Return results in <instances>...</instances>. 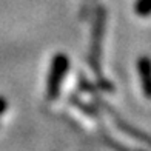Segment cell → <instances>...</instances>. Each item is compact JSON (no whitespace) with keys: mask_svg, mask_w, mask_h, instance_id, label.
<instances>
[{"mask_svg":"<svg viewBox=\"0 0 151 151\" xmlns=\"http://www.w3.org/2000/svg\"><path fill=\"white\" fill-rule=\"evenodd\" d=\"M70 66V62L65 54H56L51 63V70H50V76H48V85H46V97L52 100L59 96V90L62 85L66 70Z\"/></svg>","mask_w":151,"mask_h":151,"instance_id":"6da1fadb","label":"cell"},{"mask_svg":"<svg viewBox=\"0 0 151 151\" xmlns=\"http://www.w3.org/2000/svg\"><path fill=\"white\" fill-rule=\"evenodd\" d=\"M104 12H99V17L96 19V28L93 32V42H91V52H90V62L91 66L99 73V57H100V43L104 39Z\"/></svg>","mask_w":151,"mask_h":151,"instance_id":"7a4b0ae2","label":"cell"},{"mask_svg":"<svg viewBox=\"0 0 151 151\" xmlns=\"http://www.w3.org/2000/svg\"><path fill=\"white\" fill-rule=\"evenodd\" d=\"M137 71L140 76L142 90L148 99H151V60L147 56H142L137 62Z\"/></svg>","mask_w":151,"mask_h":151,"instance_id":"3957f363","label":"cell"},{"mask_svg":"<svg viewBox=\"0 0 151 151\" xmlns=\"http://www.w3.org/2000/svg\"><path fill=\"white\" fill-rule=\"evenodd\" d=\"M137 12L140 16H145V14H150L151 12V0H140L137 3Z\"/></svg>","mask_w":151,"mask_h":151,"instance_id":"277c9868","label":"cell"},{"mask_svg":"<svg viewBox=\"0 0 151 151\" xmlns=\"http://www.w3.org/2000/svg\"><path fill=\"white\" fill-rule=\"evenodd\" d=\"M5 109H6V100L3 97H0V114H2Z\"/></svg>","mask_w":151,"mask_h":151,"instance_id":"5b68a950","label":"cell"}]
</instances>
